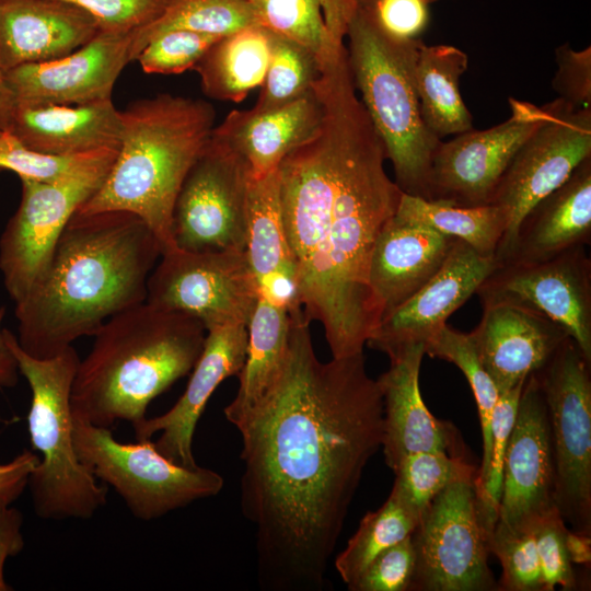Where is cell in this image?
I'll return each instance as SVG.
<instances>
[{
	"instance_id": "1",
	"label": "cell",
	"mask_w": 591,
	"mask_h": 591,
	"mask_svg": "<svg viewBox=\"0 0 591 591\" xmlns=\"http://www.w3.org/2000/svg\"><path fill=\"white\" fill-rule=\"evenodd\" d=\"M282 368L236 427L241 510L271 591H320L363 471L381 449L383 399L362 352L317 358L310 321L289 313Z\"/></svg>"
},
{
	"instance_id": "2",
	"label": "cell",
	"mask_w": 591,
	"mask_h": 591,
	"mask_svg": "<svg viewBox=\"0 0 591 591\" xmlns=\"http://www.w3.org/2000/svg\"><path fill=\"white\" fill-rule=\"evenodd\" d=\"M322 118L278 166L279 196L304 316L323 325L333 358L363 351L378 325L368 285L375 240L402 190L358 99L343 46L318 58Z\"/></svg>"
},
{
	"instance_id": "3",
	"label": "cell",
	"mask_w": 591,
	"mask_h": 591,
	"mask_svg": "<svg viewBox=\"0 0 591 591\" xmlns=\"http://www.w3.org/2000/svg\"><path fill=\"white\" fill-rule=\"evenodd\" d=\"M162 255L159 240L125 211L74 213L50 263L15 303L20 347L50 358L112 316L147 300L148 280Z\"/></svg>"
},
{
	"instance_id": "4",
	"label": "cell",
	"mask_w": 591,
	"mask_h": 591,
	"mask_svg": "<svg viewBox=\"0 0 591 591\" xmlns=\"http://www.w3.org/2000/svg\"><path fill=\"white\" fill-rule=\"evenodd\" d=\"M206 334L198 318L147 301L112 316L78 364L72 416L108 429L139 424L152 399L192 372Z\"/></svg>"
},
{
	"instance_id": "5",
	"label": "cell",
	"mask_w": 591,
	"mask_h": 591,
	"mask_svg": "<svg viewBox=\"0 0 591 591\" xmlns=\"http://www.w3.org/2000/svg\"><path fill=\"white\" fill-rule=\"evenodd\" d=\"M120 115L116 158L100 188L76 212L136 215L163 254L177 248L172 234L175 200L211 138L216 112L204 100L163 93L131 102Z\"/></svg>"
},
{
	"instance_id": "6",
	"label": "cell",
	"mask_w": 591,
	"mask_h": 591,
	"mask_svg": "<svg viewBox=\"0 0 591 591\" xmlns=\"http://www.w3.org/2000/svg\"><path fill=\"white\" fill-rule=\"evenodd\" d=\"M347 56L356 90L381 137L398 188L430 199L434 153L441 143L425 125L415 86L420 38L397 40L381 32L346 0Z\"/></svg>"
},
{
	"instance_id": "7",
	"label": "cell",
	"mask_w": 591,
	"mask_h": 591,
	"mask_svg": "<svg viewBox=\"0 0 591 591\" xmlns=\"http://www.w3.org/2000/svg\"><path fill=\"white\" fill-rule=\"evenodd\" d=\"M5 341L32 393L30 440L39 461L28 477L34 511L44 520L91 519L106 505L107 486L79 461L73 444L71 389L80 362L70 346L50 358H35L4 328Z\"/></svg>"
},
{
	"instance_id": "8",
	"label": "cell",
	"mask_w": 591,
	"mask_h": 591,
	"mask_svg": "<svg viewBox=\"0 0 591 591\" xmlns=\"http://www.w3.org/2000/svg\"><path fill=\"white\" fill-rule=\"evenodd\" d=\"M72 434L79 461L96 479L109 485L139 520L161 518L216 496L223 487L217 472L174 463L150 439L121 443L112 429L74 417Z\"/></svg>"
},
{
	"instance_id": "9",
	"label": "cell",
	"mask_w": 591,
	"mask_h": 591,
	"mask_svg": "<svg viewBox=\"0 0 591 591\" xmlns=\"http://www.w3.org/2000/svg\"><path fill=\"white\" fill-rule=\"evenodd\" d=\"M476 478L452 483L421 510L410 533L416 553L410 591L498 590L488 565L497 520L482 503Z\"/></svg>"
},
{
	"instance_id": "10",
	"label": "cell",
	"mask_w": 591,
	"mask_h": 591,
	"mask_svg": "<svg viewBox=\"0 0 591 591\" xmlns=\"http://www.w3.org/2000/svg\"><path fill=\"white\" fill-rule=\"evenodd\" d=\"M534 374L551 427L555 505L569 530L591 535V360L569 336Z\"/></svg>"
},
{
	"instance_id": "11",
	"label": "cell",
	"mask_w": 591,
	"mask_h": 591,
	"mask_svg": "<svg viewBox=\"0 0 591 591\" xmlns=\"http://www.w3.org/2000/svg\"><path fill=\"white\" fill-rule=\"evenodd\" d=\"M542 107V123L520 147L489 201L508 220L496 252L499 263L508 258L526 212L591 157V107H575L559 97Z\"/></svg>"
},
{
	"instance_id": "12",
	"label": "cell",
	"mask_w": 591,
	"mask_h": 591,
	"mask_svg": "<svg viewBox=\"0 0 591 591\" xmlns=\"http://www.w3.org/2000/svg\"><path fill=\"white\" fill-rule=\"evenodd\" d=\"M115 158L53 182L21 178L19 208L0 239V271L14 303L44 275L66 225L100 188Z\"/></svg>"
},
{
	"instance_id": "13",
	"label": "cell",
	"mask_w": 591,
	"mask_h": 591,
	"mask_svg": "<svg viewBox=\"0 0 591 591\" xmlns=\"http://www.w3.org/2000/svg\"><path fill=\"white\" fill-rule=\"evenodd\" d=\"M258 299L245 252L163 253L148 280L147 302L198 318L206 331L247 326Z\"/></svg>"
},
{
	"instance_id": "14",
	"label": "cell",
	"mask_w": 591,
	"mask_h": 591,
	"mask_svg": "<svg viewBox=\"0 0 591 591\" xmlns=\"http://www.w3.org/2000/svg\"><path fill=\"white\" fill-rule=\"evenodd\" d=\"M248 172L242 160L210 138L177 194L172 234L187 252H245Z\"/></svg>"
},
{
	"instance_id": "15",
	"label": "cell",
	"mask_w": 591,
	"mask_h": 591,
	"mask_svg": "<svg viewBox=\"0 0 591 591\" xmlns=\"http://www.w3.org/2000/svg\"><path fill=\"white\" fill-rule=\"evenodd\" d=\"M483 304H509L561 325L591 360V259L575 246L532 263H499L475 292Z\"/></svg>"
},
{
	"instance_id": "16",
	"label": "cell",
	"mask_w": 591,
	"mask_h": 591,
	"mask_svg": "<svg viewBox=\"0 0 591 591\" xmlns=\"http://www.w3.org/2000/svg\"><path fill=\"white\" fill-rule=\"evenodd\" d=\"M511 116L485 130L441 141L432 161L430 201L462 207L488 205L513 157L540 126L543 107L509 99Z\"/></svg>"
},
{
	"instance_id": "17",
	"label": "cell",
	"mask_w": 591,
	"mask_h": 591,
	"mask_svg": "<svg viewBox=\"0 0 591 591\" xmlns=\"http://www.w3.org/2000/svg\"><path fill=\"white\" fill-rule=\"evenodd\" d=\"M553 507L556 505L551 427L544 395L532 373L522 387L507 442L497 520L511 528H524Z\"/></svg>"
},
{
	"instance_id": "18",
	"label": "cell",
	"mask_w": 591,
	"mask_h": 591,
	"mask_svg": "<svg viewBox=\"0 0 591 591\" xmlns=\"http://www.w3.org/2000/svg\"><path fill=\"white\" fill-rule=\"evenodd\" d=\"M131 32L99 31L65 57L25 63L4 72L15 101L61 105L112 99L116 80L131 62Z\"/></svg>"
},
{
	"instance_id": "19",
	"label": "cell",
	"mask_w": 591,
	"mask_h": 591,
	"mask_svg": "<svg viewBox=\"0 0 591 591\" xmlns=\"http://www.w3.org/2000/svg\"><path fill=\"white\" fill-rule=\"evenodd\" d=\"M498 265L496 256H483L455 240L441 268L409 299L386 314L366 344L387 356L410 344H425Z\"/></svg>"
},
{
	"instance_id": "20",
	"label": "cell",
	"mask_w": 591,
	"mask_h": 591,
	"mask_svg": "<svg viewBox=\"0 0 591 591\" xmlns=\"http://www.w3.org/2000/svg\"><path fill=\"white\" fill-rule=\"evenodd\" d=\"M424 355V343L397 349L389 355L390 367L376 380L383 399L381 449L392 471L407 455L422 451L466 456L454 425L436 418L422 401L419 372Z\"/></svg>"
},
{
	"instance_id": "21",
	"label": "cell",
	"mask_w": 591,
	"mask_h": 591,
	"mask_svg": "<svg viewBox=\"0 0 591 591\" xmlns=\"http://www.w3.org/2000/svg\"><path fill=\"white\" fill-rule=\"evenodd\" d=\"M246 350V325H223L208 329L202 351L184 393L166 413L132 426L137 440L150 439L161 432L154 442L160 453L179 465L197 467L193 455L197 422L219 384L240 374Z\"/></svg>"
},
{
	"instance_id": "22",
	"label": "cell",
	"mask_w": 591,
	"mask_h": 591,
	"mask_svg": "<svg viewBox=\"0 0 591 591\" xmlns=\"http://www.w3.org/2000/svg\"><path fill=\"white\" fill-rule=\"evenodd\" d=\"M470 334L499 393L543 368L569 337L558 323L509 304L483 306L480 322Z\"/></svg>"
},
{
	"instance_id": "23",
	"label": "cell",
	"mask_w": 591,
	"mask_h": 591,
	"mask_svg": "<svg viewBox=\"0 0 591 591\" xmlns=\"http://www.w3.org/2000/svg\"><path fill=\"white\" fill-rule=\"evenodd\" d=\"M455 239L394 215L372 248L368 285L379 322L417 292L443 265Z\"/></svg>"
},
{
	"instance_id": "24",
	"label": "cell",
	"mask_w": 591,
	"mask_h": 591,
	"mask_svg": "<svg viewBox=\"0 0 591 591\" xmlns=\"http://www.w3.org/2000/svg\"><path fill=\"white\" fill-rule=\"evenodd\" d=\"M100 28L82 9L61 0H0V62L5 71L67 56Z\"/></svg>"
},
{
	"instance_id": "25",
	"label": "cell",
	"mask_w": 591,
	"mask_h": 591,
	"mask_svg": "<svg viewBox=\"0 0 591 591\" xmlns=\"http://www.w3.org/2000/svg\"><path fill=\"white\" fill-rule=\"evenodd\" d=\"M121 129L112 99L79 105L15 101L7 132L31 150L72 157L118 150Z\"/></svg>"
},
{
	"instance_id": "26",
	"label": "cell",
	"mask_w": 591,
	"mask_h": 591,
	"mask_svg": "<svg viewBox=\"0 0 591 591\" xmlns=\"http://www.w3.org/2000/svg\"><path fill=\"white\" fill-rule=\"evenodd\" d=\"M322 118L314 91L279 108L232 111L213 128L211 139L236 154L248 176L263 177L308 139Z\"/></svg>"
},
{
	"instance_id": "27",
	"label": "cell",
	"mask_w": 591,
	"mask_h": 591,
	"mask_svg": "<svg viewBox=\"0 0 591 591\" xmlns=\"http://www.w3.org/2000/svg\"><path fill=\"white\" fill-rule=\"evenodd\" d=\"M246 217L245 253L258 296L288 313L301 309L281 215L278 169L259 178L248 176Z\"/></svg>"
},
{
	"instance_id": "28",
	"label": "cell",
	"mask_w": 591,
	"mask_h": 591,
	"mask_svg": "<svg viewBox=\"0 0 591 591\" xmlns=\"http://www.w3.org/2000/svg\"><path fill=\"white\" fill-rule=\"evenodd\" d=\"M590 242L591 157L526 212L503 263L540 262Z\"/></svg>"
},
{
	"instance_id": "29",
	"label": "cell",
	"mask_w": 591,
	"mask_h": 591,
	"mask_svg": "<svg viewBox=\"0 0 591 591\" xmlns=\"http://www.w3.org/2000/svg\"><path fill=\"white\" fill-rule=\"evenodd\" d=\"M468 57L451 45H426L420 40L414 79L420 114L427 128L439 139L473 129V116L459 89Z\"/></svg>"
},
{
	"instance_id": "30",
	"label": "cell",
	"mask_w": 591,
	"mask_h": 591,
	"mask_svg": "<svg viewBox=\"0 0 591 591\" xmlns=\"http://www.w3.org/2000/svg\"><path fill=\"white\" fill-rule=\"evenodd\" d=\"M290 334L287 310L258 296L247 324V350L239 374L240 386L224 408L227 419L237 427L276 381L286 359Z\"/></svg>"
},
{
	"instance_id": "31",
	"label": "cell",
	"mask_w": 591,
	"mask_h": 591,
	"mask_svg": "<svg viewBox=\"0 0 591 591\" xmlns=\"http://www.w3.org/2000/svg\"><path fill=\"white\" fill-rule=\"evenodd\" d=\"M270 57V32L251 25L220 37L193 68L204 93L240 103L264 82Z\"/></svg>"
},
{
	"instance_id": "32",
	"label": "cell",
	"mask_w": 591,
	"mask_h": 591,
	"mask_svg": "<svg viewBox=\"0 0 591 591\" xmlns=\"http://www.w3.org/2000/svg\"><path fill=\"white\" fill-rule=\"evenodd\" d=\"M395 215L460 240L483 256H496L508 223L506 211L497 205L462 207L403 192Z\"/></svg>"
},
{
	"instance_id": "33",
	"label": "cell",
	"mask_w": 591,
	"mask_h": 591,
	"mask_svg": "<svg viewBox=\"0 0 591 591\" xmlns=\"http://www.w3.org/2000/svg\"><path fill=\"white\" fill-rule=\"evenodd\" d=\"M255 22L317 55L331 34L346 28V0H248Z\"/></svg>"
},
{
	"instance_id": "34",
	"label": "cell",
	"mask_w": 591,
	"mask_h": 591,
	"mask_svg": "<svg viewBox=\"0 0 591 591\" xmlns=\"http://www.w3.org/2000/svg\"><path fill=\"white\" fill-rule=\"evenodd\" d=\"M255 24L248 0H169L155 20L131 32V61L150 40L171 30L222 37Z\"/></svg>"
},
{
	"instance_id": "35",
	"label": "cell",
	"mask_w": 591,
	"mask_h": 591,
	"mask_svg": "<svg viewBox=\"0 0 591 591\" xmlns=\"http://www.w3.org/2000/svg\"><path fill=\"white\" fill-rule=\"evenodd\" d=\"M418 519L419 512L392 488L386 501L362 518L356 533L335 559V568L347 587L378 555L410 535Z\"/></svg>"
},
{
	"instance_id": "36",
	"label": "cell",
	"mask_w": 591,
	"mask_h": 591,
	"mask_svg": "<svg viewBox=\"0 0 591 591\" xmlns=\"http://www.w3.org/2000/svg\"><path fill=\"white\" fill-rule=\"evenodd\" d=\"M425 355L455 364L465 375L473 392L480 424L483 454L476 485L485 478L491 448V415L499 392L484 369L470 333L459 332L448 324L441 326L425 343Z\"/></svg>"
},
{
	"instance_id": "37",
	"label": "cell",
	"mask_w": 591,
	"mask_h": 591,
	"mask_svg": "<svg viewBox=\"0 0 591 591\" xmlns=\"http://www.w3.org/2000/svg\"><path fill=\"white\" fill-rule=\"evenodd\" d=\"M270 32V57L262 90L253 106L268 111L288 105L313 91L317 56L300 44Z\"/></svg>"
},
{
	"instance_id": "38",
	"label": "cell",
	"mask_w": 591,
	"mask_h": 591,
	"mask_svg": "<svg viewBox=\"0 0 591 591\" xmlns=\"http://www.w3.org/2000/svg\"><path fill=\"white\" fill-rule=\"evenodd\" d=\"M393 487L419 514L445 487L477 477L478 467L466 456L422 451L407 455L393 471Z\"/></svg>"
},
{
	"instance_id": "39",
	"label": "cell",
	"mask_w": 591,
	"mask_h": 591,
	"mask_svg": "<svg viewBox=\"0 0 591 591\" xmlns=\"http://www.w3.org/2000/svg\"><path fill=\"white\" fill-rule=\"evenodd\" d=\"M489 552L502 568L500 591H543L542 571L532 524L511 528L496 521L489 537Z\"/></svg>"
},
{
	"instance_id": "40",
	"label": "cell",
	"mask_w": 591,
	"mask_h": 591,
	"mask_svg": "<svg viewBox=\"0 0 591 591\" xmlns=\"http://www.w3.org/2000/svg\"><path fill=\"white\" fill-rule=\"evenodd\" d=\"M116 153L117 150L105 149L72 157L50 155L26 148L7 131L0 135V169L39 182L61 179Z\"/></svg>"
},
{
	"instance_id": "41",
	"label": "cell",
	"mask_w": 591,
	"mask_h": 591,
	"mask_svg": "<svg viewBox=\"0 0 591 591\" xmlns=\"http://www.w3.org/2000/svg\"><path fill=\"white\" fill-rule=\"evenodd\" d=\"M219 38L188 30H171L150 40L136 60L146 73H182L193 69Z\"/></svg>"
},
{
	"instance_id": "42",
	"label": "cell",
	"mask_w": 591,
	"mask_h": 591,
	"mask_svg": "<svg viewBox=\"0 0 591 591\" xmlns=\"http://www.w3.org/2000/svg\"><path fill=\"white\" fill-rule=\"evenodd\" d=\"M540 566L543 591L560 587L564 591L579 589L577 575L566 549L565 535L568 526L556 507L547 510L532 523Z\"/></svg>"
},
{
	"instance_id": "43",
	"label": "cell",
	"mask_w": 591,
	"mask_h": 591,
	"mask_svg": "<svg viewBox=\"0 0 591 591\" xmlns=\"http://www.w3.org/2000/svg\"><path fill=\"white\" fill-rule=\"evenodd\" d=\"M524 382L499 393L491 415V448L488 468L480 485L476 486L482 503L496 520L498 519V505L501 494L503 456L515 420Z\"/></svg>"
},
{
	"instance_id": "44",
	"label": "cell",
	"mask_w": 591,
	"mask_h": 591,
	"mask_svg": "<svg viewBox=\"0 0 591 591\" xmlns=\"http://www.w3.org/2000/svg\"><path fill=\"white\" fill-rule=\"evenodd\" d=\"M416 571V553L408 535L378 555L348 586L350 591H410Z\"/></svg>"
},
{
	"instance_id": "45",
	"label": "cell",
	"mask_w": 591,
	"mask_h": 591,
	"mask_svg": "<svg viewBox=\"0 0 591 591\" xmlns=\"http://www.w3.org/2000/svg\"><path fill=\"white\" fill-rule=\"evenodd\" d=\"M351 1L381 32L393 39H418L429 24V0Z\"/></svg>"
},
{
	"instance_id": "46",
	"label": "cell",
	"mask_w": 591,
	"mask_h": 591,
	"mask_svg": "<svg viewBox=\"0 0 591 591\" xmlns=\"http://www.w3.org/2000/svg\"><path fill=\"white\" fill-rule=\"evenodd\" d=\"M89 13L100 31L129 33L155 20L169 0H61Z\"/></svg>"
},
{
	"instance_id": "47",
	"label": "cell",
	"mask_w": 591,
	"mask_h": 591,
	"mask_svg": "<svg viewBox=\"0 0 591 591\" xmlns=\"http://www.w3.org/2000/svg\"><path fill=\"white\" fill-rule=\"evenodd\" d=\"M557 69L552 88L575 107H591V47L573 49L566 43L555 49Z\"/></svg>"
},
{
	"instance_id": "48",
	"label": "cell",
	"mask_w": 591,
	"mask_h": 591,
	"mask_svg": "<svg viewBox=\"0 0 591 591\" xmlns=\"http://www.w3.org/2000/svg\"><path fill=\"white\" fill-rule=\"evenodd\" d=\"M39 461L30 450L22 451L11 462L0 464V506H11L27 487L28 477Z\"/></svg>"
},
{
	"instance_id": "49",
	"label": "cell",
	"mask_w": 591,
	"mask_h": 591,
	"mask_svg": "<svg viewBox=\"0 0 591 591\" xmlns=\"http://www.w3.org/2000/svg\"><path fill=\"white\" fill-rule=\"evenodd\" d=\"M23 514L11 506H0V591L13 588L5 581L4 565L9 557L16 556L24 548L22 534Z\"/></svg>"
},
{
	"instance_id": "50",
	"label": "cell",
	"mask_w": 591,
	"mask_h": 591,
	"mask_svg": "<svg viewBox=\"0 0 591 591\" xmlns=\"http://www.w3.org/2000/svg\"><path fill=\"white\" fill-rule=\"evenodd\" d=\"M4 315L5 308L0 306V389L15 386L20 373L16 359L4 338V328L2 327Z\"/></svg>"
},
{
	"instance_id": "51",
	"label": "cell",
	"mask_w": 591,
	"mask_h": 591,
	"mask_svg": "<svg viewBox=\"0 0 591 591\" xmlns=\"http://www.w3.org/2000/svg\"><path fill=\"white\" fill-rule=\"evenodd\" d=\"M566 549L571 564L588 566L591 564V535L567 530L565 535Z\"/></svg>"
},
{
	"instance_id": "52",
	"label": "cell",
	"mask_w": 591,
	"mask_h": 591,
	"mask_svg": "<svg viewBox=\"0 0 591 591\" xmlns=\"http://www.w3.org/2000/svg\"><path fill=\"white\" fill-rule=\"evenodd\" d=\"M14 107V99L8 88L4 70L0 62V130L7 131L9 128L11 114Z\"/></svg>"
},
{
	"instance_id": "53",
	"label": "cell",
	"mask_w": 591,
	"mask_h": 591,
	"mask_svg": "<svg viewBox=\"0 0 591 591\" xmlns=\"http://www.w3.org/2000/svg\"><path fill=\"white\" fill-rule=\"evenodd\" d=\"M334 36H341V35H334ZM332 37H333V36H332ZM332 37H331V38H332ZM343 37H344V36H343ZM331 38H329V39H331ZM344 38H345V37H344ZM329 39H328V40H329ZM328 40H327V42H328ZM325 45H326V44H325ZM323 48H324V47H323ZM321 51H322V50H321Z\"/></svg>"
},
{
	"instance_id": "54",
	"label": "cell",
	"mask_w": 591,
	"mask_h": 591,
	"mask_svg": "<svg viewBox=\"0 0 591 591\" xmlns=\"http://www.w3.org/2000/svg\"><path fill=\"white\" fill-rule=\"evenodd\" d=\"M429 1H430L431 3H433V2H436V1H438V0H429Z\"/></svg>"
},
{
	"instance_id": "55",
	"label": "cell",
	"mask_w": 591,
	"mask_h": 591,
	"mask_svg": "<svg viewBox=\"0 0 591 591\" xmlns=\"http://www.w3.org/2000/svg\"><path fill=\"white\" fill-rule=\"evenodd\" d=\"M1 132H2V131L0 130V135H1Z\"/></svg>"
}]
</instances>
